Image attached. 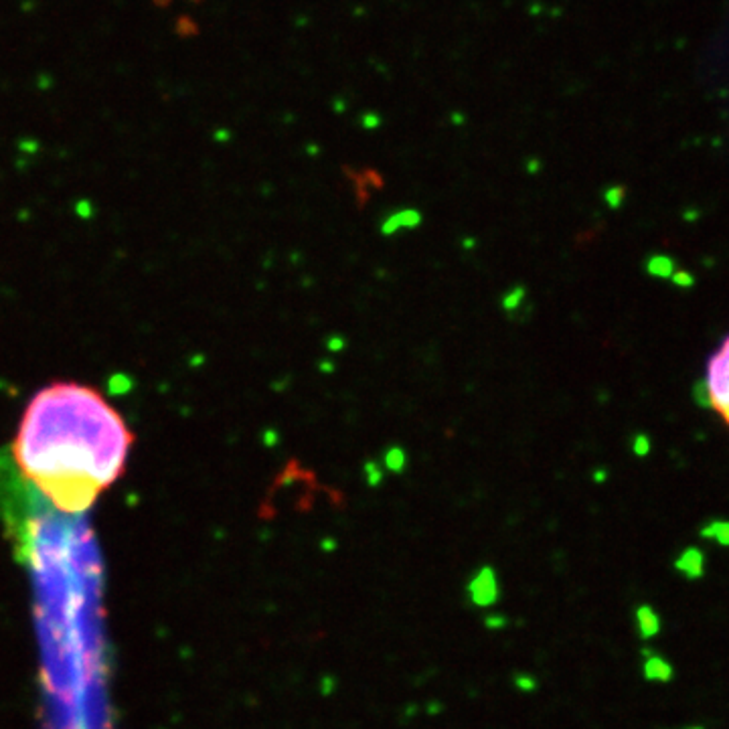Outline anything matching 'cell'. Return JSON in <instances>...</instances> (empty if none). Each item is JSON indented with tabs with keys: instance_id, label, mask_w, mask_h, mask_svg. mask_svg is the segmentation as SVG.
I'll return each instance as SVG.
<instances>
[{
	"instance_id": "cell-1",
	"label": "cell",
	"mask_w": 729,
	"mask_h": 729,
	"mask_svg": "<svg viewBox=\"0 0 729 729\" xmlns=\"http://www.w3.org/2000/svg\"><path fill=\"white\" fill-rule=\"evenodd\" d=\"M132 433L95 389L53 383L29 403L12 446L23 478L57 513L82 515L124 472Z\"/></svg>"
},
{
	"instance_id": "cell-2",
	"label": "cell",
	"mask_w": 729,
	"mask_h": 729,
	"mask_svg": "<svg viewBox=\"0 0 729 729\" xmlns=\"http://www.w3.org/2000/svg\"><path fill=\"white\" fill-rule=\"evenodd\" d=\"M705 387L711 407L729 426V337L707 363Z\"/></svg>"
},
{
	"instance_id": "cell-3",
	"label": "cell",
	"mask_w": 729,
	"mask_h": 729,
	"mask_svg": "<svg viewBox=\"0 0 729 729\" xmlns=\"http://www.w3.org/2000/svg\"><path fill=\"white\" fill-rule=\"evenodd\" d=\"M468 598L476 608H488L499 601L501 588H499L497 573L490 565L480 567L478 573L472 577L468 584Z\"/></svg>"
},
{
	"instance_id": "cell-4",
	"label": "cell",
	"mask_w": 729,
	"mask_h": 729,
	"mask_svg": "<svg viewBox=\"0 0 729 729\" xmlns=\"http://www.w3.org/2000/svg\"><path fill=\"white\" fill-rule=\"evenodd\" d=\"M422 221H424V217H422L420 211H416V209H401V211H397V213L387 217L385 221H383V225H381V231H383L385 235H395V233L401 231V229H416V227H420Z\"/></svg>"
},
{
	"instance_id": "cell-5",
	"label": "cell",
	"mask_w": 729,
	"mask_h": 729,
	"mask_svg": "<svg viewBox=\"0 0 729 729\" xmlns=\"http://www.w3.org/2000/svg\"><path fill=\"white\" fill-rule=\"evenodd\" d=\"M673 665L669 660H665L658 654H648L644 658L643 675L646 681H654V683H669L673 679Z\"/></svg>"
},
{
	"instance_id": "cell-6",
	"label": "cell",
	"mask_w": 729,
	"mask_h": 729,
	"mask_svg": "<svg viewBox=\"0 0 729 729\" xmlns=\"http://www.w3.org/2000/svg\"><path fill=\"white\" fill-rule=\"evenodd\" d=\"M675 567L685 575L686 579H699V577H703V571H705V558L699 549L689 547L677 558Z\"/></svg>"
},
{
	"instance_id": "cell-7",
	"label": "cell",
	"mask_w": 729,
	"mask_h": 729,
	"mask_svg": "<svg viewBox=\"0 0 729 729\" xmlns=\"http://www.w3.org/2000/svg\"><path fill=\"white\" fill-rule=\"evenodd\" d=\"M636 624H638L641 638H644V641H650V638H654L660 632V618H658V614L654 612L652 606L644 603L636 610Z\"/></svg>"
},
{
	"instance_id": "cell-8",
	"label": "cell",
	"mask_w": 729,
	"mask_h": 729,
	"mask_svg": "<svg viewBox=\"0 0 729 729\" xmlns=\"http://www.w3.org/2000/svg\"><path fill=\"white\" fill-rule=\"evenodd\" d=\"M405 466H407V454H405V450H403V448H399V446H391V448L385 452L387 470L399 474V472L405 470Z\"/></svg>"
},
{
	"instance_id": "cell-9",
	"label": "cell",
	"mask_w": 729,
	"mask_h": 729,
	"mask_svg": "<svg viewBox=\"0 0 729 729\" xmlns=\"http://www.w3.org/2000/svg\"><path fill=\"white\" fill-rule=\"evenodd\" d=\"M701 535L707 539H715L724 547H729V523H711L701 531Z\"/></svg>"
},
{
	"instance_id": "cell-10",
	"label": "cell",
	"mask_w": 729,
	"mask_h": 729,
	"mask_svg": "<svg viewBox=\"0 0 729 729\" xmlns=\"http://www.w3.org/2000/svg\"><path fill=\"white\" fill-rule=\"evenodd\" d=\"M523 300H525V288H513L505 298H503V308L505 310H509V312H515V310H518L521 308V304H523Z\"/></svg>"
},
{
	"instance_id": "cell-11",
	"label": "cell",
	"mask_w": 729,
	"mask_h": 729,
	"mask_svg": "<svg viewBox=\"0 0 729 729\" xmlns=\"http://www.w3.org/2000/svg\"><path fill=\"white\" fill-rule=\"evenodd\" d=\"M365 478H367V484L369 486H379L383 482V470L377 462H367L365 464Z\"/></svg>"
},
{
	"instance_id": "cell-12",
	"label": "cell",
	"mask_w": 729,
	"mask_h": 729,
	"mask_svg": "<svg viewBox=\"0 0 729 729\" xmlns=\"http://www.w3.org/2000/svg\"><path fill=\"white\" fill-rule=\"evenodd\" d=\"M515 685L518 686L521 691H525V693H531V691L537 689V681H535L533 677H529V675H516Z\"/></svg>"
},
{
	"instance_id": "cell-13",
	"label": "cell",
	"mask_w": 729,
	"mask_h": 729,
	"mask_svg": "<svg viewBox=\"0 0 729 729\" xmlns=\"http://www.w3.org/2000/svg\"><path fill=\"white\" fill-rule=\"evenodd\" d=\"M343 346H344V341L341 339V337H333V339H328V341H326V348H328L331 352H339V350H343Z\"/></svg>"
},
{
	"instance_id": "cell-14",
	"label": "cell",
	"mask_w": 729,
	"mask_h": 729,
	"mask_svg": "<svg viewBox=\"0 0 729 729\" xmlns=\"http://www.w3.org/2000/svg\"><path fill=\"white\" fill-rule=\"evenodd\" d=\"M606 199H608L612 205H618V201H620V191H616V189L608 191V193H606Z\"/></svg>"
},
{
	"instance_id": "cell-15",
	"label": "cell",
	"mask_w": 729,
	"mask_h": 729,
	"mask_svg": "<svg viewBox=\"0 0 729 729\" xmlns=\"http://www.w3.org/2000/svg\"><path fill=\"white\" fill-rule=\"evenodd\" d=\"M646 450H648L646 442H644V440H638V442H636V452H638V456H644V454H646Z\"/></svg>"
},
{
	"instance_id": "cell-16",
	"label": "cell",
	"mask_w": 729,
	"mask_h": 729,
	"mask_svg": "<svg viewBox=\"0 0 729 729\" xmlns=\"http://www.w3.org/2000/svg\"><path fill=\"white\" fill-rule=\"evenodd\" d=\"M691 729H703V728H691Z\"/></svg>"
}]
</instances>
